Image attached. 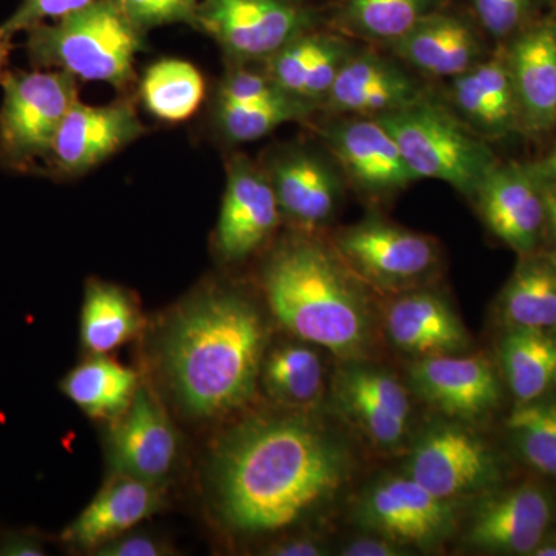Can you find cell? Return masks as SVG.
I'll return each mask as SVG.
<instances>
[{
    "instance_id": "7c38bea8",
    "label": "cell",
    "mask_w": 556,
    "mask_h": 556,
    "mask_svg": "<svg viewBox=\"0 0 556 556\" xmlns=\"http://www.w3.org/2000/svg\"><path fill=\"white\" fill-rule=\"evenodd\" d=\"M428 91L420 76L407 65L386 50L362 43L340 70L320 112L380 118L407 108Z\"/></svg>"
},
{
    "instance_id": "74e56055",
    "label": "cell",
    "mask_w": 556,
    "mask_h": 556,
    "mask_svg": "<svg viewBox=\"0 0 556 556\" xmlns=\"http://www.w3.org/2000/svg\"><path fill=\"white\" fill-rule=\"evenodd\" d=\"M93 0H22L20 9L2 24L11 36L31 30L47 22L60 21L68 14L86 9Z\"/></svg>"
},
{
    "instance_id": "4dcf8cb0",
    "label": "cell",
    "mask_w": 556,
    "mask_h": 556,
    "mask_svg": "<svg viewBox=\"0 0 556 556\" xmlns=\"http://www.w3.org/2000/svg\"><path fill=\"white\" fill-rule=\"evenodd\" d=\"M141 329V314L124 289L104 281H90L80 314V340L94 356L129 342Z\"/></svg>"
},
{
    "instance_id": "8992f818",
    "label": "cell",
    "mask_w": 556,
    "mask_h": 556,
    "mask_svg": "<svg viewBox=\"0 0 556 556\" xmlns=\"http://www.w3.org/2000/svg\"><path fill=\"white\" fill-rule=\"evenodd\" d=\"M0 163L31 172L49 156L54 137L79 100L76 78L62 70L7 72L0 79Z\"/></svg>"
},
{
    "instance_id": "ffe728a7",
    "label": "cell",
    "mask_w": 556,
    "mask_h": 556,
    "mask_svg": "<svg viewBox=\"0 0 556 556\" xmlns=\"http://www.w3.org/2000/svg\"><path fill=\"white\" fill-rule=\"evenodd\" d=\"M444 101L490 144L522 137L521 113L504 46L493 47L475 67L450 79Z\"/></svg>"
},
{
    "instance_id": "f1b7e54d",
    "label": "cell",
    "mask_w": 556,
    "mask_h": 556,
    "mask_svg": "<svg viewBox=\"0 0 556 556\" xmlns=\"http://www.w3.org/2000/svg\"><path fill=\"white\" fill-rule=\"evenodd\" d=\"M138 372L112 358L94 356L62 379L61 391L94 419L116 420L137 394Z\"/></svg>"
},
{
    "instance_id": "2e32d148",
    "label": "cell",
    "mask_w": 556,
    "mask_h": 556,
    "mask_svg": "<svg viewBox=\"0 0 556 556\" xmlns=\"http://www.w3.org/2000/svg\"><path fill=\"white\" fill-rule=\"evenodd\" d=\"M503 46L522 137L543 141L556 131V7Z\"/></svg>"
},
{
    "instance_id": "83f0119b",
    "label": "cell",
    "mask_w": 556,
    "mask_h": 556,
    "mask_svg": "<svg viewBox=\"0 0 556 556\" xmlns=\"http://www.w3.org/2000/svg\"><path fill=\"white\" fill-rule=\"evenodd\" d=\"M500 309L510 328H556V249L536 248L519 255Z\"/></svg>"
},
{
    "instance_id": "ab89813d",
    "label": "cell",
    "mask_w": 556,
    "mask_h": 556,
    "mask_svg": "<svg viewBox=\"0 0 556 556\" xmlns=\"http://www.w3.org/2000/svg\"><path fill=\"white\" fill-rule=\"evenodd\" d=\"M399 544L394 541L388 540L386 536L372 535L358 538L353 543L348 544L343 547L342 555L345 556H397L401 555L399 552Z\"/></svg>"
},
{
    "instance_id": "cb8c5ba5",
    "label": "cell",
    "mask_w": 556,
    "mask_h": 556,
    "mask_svg": "<svg viewBox=\"0 0 556 556\" xmlns=\"http://www.w3.org/2000/svg\"><path fill=\"white\" fill-rule=\"evenodd\" d=\"M362 43L328 27L303 33L263 62L274 83L320 112L340 70Z\"/></svg>"
},
{
    "instance_id": "1f68e13d",
    "label": "cell",
    "mask_w": 556,
    "mask_h": 556,
    "mask_svg": "<svg viewBox=\"0 0 556 556\" xmlns=\"http://www.w3.org/2000/svg\"><path fill=\"white\" fill-rule=\"evenodd\" d=\"M142 104L150 115L164 123H182L199 112L206 97V83L188 61L153 62L139 83Z\"/></svg>"
},
{
    "instance_id": "ba28073f",
    "label": "cell",
    "mask_w": 556,
    "mask_h": 556,
    "mask_svg": "<svg viewBox=\"0 0 556 556\" xmlns=\"http://www.w3.org/2000/svg\"><path fill=\"white\" fill-rule=\"evenodd\" d=\"M332 247L365 285L388 292L426 287L441 268L437 240L380 215L340 230Z\"/></svg>"
},
{
    "instance_id": "8fae6325",
    "label": "cell",
    "mask_w": 556,
    "mask_h": 556,
    "mask_svg": "<svg viewBox=\"0 0 556 556\" xmlns=\"http://www.w3.org/2000/svg\"><path fill=\"white\" fill-rule=\"evenodd\" d=\"M262 167L276 193L281 217L303 232L313 233L338 215L348 185L329 153L287 146L274 150Z\"/></svg>"
},
{
    "instance_id": "60d3db41",
    "label": "cell",
    "mask_w": 556,
    "mask_h": 556,
    "mask_svg": "<svg viewBox=\"0 0 556 556\" xmlns=\"http://www.w3.org/2000/svg\"><path fill=\"white\" fill-rule=\"evenodd\" d=\"M46 547L38 536L30 533H7L0 540V556H43Z\"/></svg>"
},
{
    "instance_id": "d4e9b609",
    "label": "cell",
    "mask_w": 556,
    "mask_h": 556,
    "mask_svg": "<svg viewBox=\"0 0 556 556\" xmlns=\"http://www.w3.org/2000/svg\"><path fill=\"white\" fill-rule=\"evenodd\" d=\"M164 506L160 484L115 473L101 492L62 533L73 547L97 551L102 544L130 532Z\"/></svg>"
},
{
    "instance_id": "d590c367",
    "label": "cell",
    "mask_w": 556,
    "mask_h": 556,
    "mask_svg": "<svg viewBox=\"0 0 556 556\" xmlns=\"http://www.w3.org/2000/svg\"><path fill=\"white\" fill-rule=\"evenodd\" d=\"M477 22L493 47L511 38L555 9V0H463L459 3Z\"/></svg>"
},
{
    "instance_id": "603a6c76",
    "label": "cell",
    "mask_w": 556,
    "mask_h": 556,
    "mask_svg": "<svg viewBox=\"0 0 556 556\" xmlns=\"http://www.w3.org/2000/svg\"><path fill=\"white\" fill-rule=\"evenodd\" d=\"M551 497L525 484L490 496L479 506L466 535L470 546L501 554H533L551 527Z\"/></svg>"
},
{
    "instance_id": "e575fe53",
    "label": "cell",
    "mask_w": 556,
    "mask_h": 556,
    "mask_svg": "<svg viewBox=\"0 0 556 556\" xmlns=\"http://www.w3.org/2000/svg\"><path fill=\"white\" fill-rule=\"evenodd\" d=\"M507 428L527 464L556 478V402L519 404Z\"/></svg>"
},
{
    "instance_id": "5bb4252c",
    "label": "cell",
    "mask_w": 556,
    "mask_h": 556,
    "mask_svg": "<svg viewBox=\"0 0 556 556\" xmlns=\"http://www.w3.org/2000/svg\"><path fill=\"white\" fill-rule=\"evenodd\" d=\"M416 75L453 79L489 56L492 43L456 0L424 17L402 38L378 47Z\"/></svg>"
},
{
    "instance_id": "6da1fadb",
    "label": "cell",
    "mask_w": 556,
    "mask_h": 556,
    "mask_svg": "<svg viewBox=\"0 0 556 556\" xmlns=\"http://www.w3.org/2000/svg\"><path fill=\"white\" fill-rule=\"evenodd\" d=\"M350 452L299 415L262 416L233 430L214 460L215 501L236 532L258 535L305 521L351 477Z\"/></svg>"
},
{
    "instance_id": "7dc6e473",
    "label": "cell",
    "mask_w": 556,
    "mask_h": 556,
    "mask_svg": "<svg viewBox=\"0 0 556 556\" xmlns=\"http://www.w3.org/2000/svg\"><path fill=\"white\" fill-rule=\"evenodd\" d=\"M294 2H299V3H317V0H294Z\"/></svg>"
},
{
    "instance_id": "4fadbf2b",
    "label": "cell",
    "mask_w": 556,
    "mask_h": 556,
    "mask_svg": "<svg viewBox=\"0 0 556 556\" xmlns=\"http://www.w3.org/2000/svg\"><path fill=\"white\" fill-rule=\"evenodd\" d=\"M146 131L129 100L105 105H89L78 100L62 121L43 163L54 177H83Z\"/></svg>"
},
{
    "instance_id": "d6986e66",
    "label": "cell",
    "mask_w": 556,
    "mask_h": 556,
    "mask_svg": "<svg viewBox=\"0 0 556 556\" xmlns=\"http://www.w3.org/2000/svg\"><path fill=\"white\" fill-rule=\"evenodd\" d=\"M115 473L163 484L178 457V434L166 409L148 387L139 386L130 407L115 420L109 437Z\"/></svg>"
},
{
    "instance_id": "484cf974",
    "label": "cell",
    "mask_w": 556,
    "mask_h": 556,
    "mask_svg": "<svg viewBox=\"0 0 556 556\" xmlns=\"http://www.w3.org/2000/svg\"><path fill=\"white\" fill-rule=\"evenodd\" d=\"M386 329L397 350L416 358L459 354L470 340L447 300L424 287L401 292L390 303Z\"/></svg>"
},
{
    "instance_id": "44dd1931",
    "label": "cell",
    "mask_w": 556,
    "mask_h": 556,
    "mask_svg": "<svg viewBox=\"0 0 556 556\" xmlns=\"http://www.w3.org/2000/svg\"><path fill=\"white\" fill-rule=\"evenodd\" d=\"M409 380L430 407L453 419L478 420L500 404V382L484 356L444 354L416 358L409 368Z\"/></svg>"
},
{
    "instance_id": "277c9868",
    "label": "cell",
    "mask_w": 556,
    "mask_h": 556,
    "mask_svg": "<svg viewBox=\"0 0 556 556\" xmlns=\"http://www.w3.org/2000/svg\"><path fill=\"white\" fill-rule=\"evenodd\" d=\"M27 53L36 68L62 70L76 79L127 91L137 79L135 62L148 50L146 33L121 0H93L86 9L27 31Z\"/></svg>"
},
{
    "instance_id": "f35d334b",
    "label": "cell",
    "mask_w": 556,
    "mask_h": 556,
    "mask_svg": "<svg viewBox=\"0 0 556 556\" xmlns=\"http://www.w3.org/2000/svg\"><path fill=\"white\" fill-rule=\"evenodd\" d=\"M100 556H160L167 554L166 546L148 533L127 532L97 548Z\"/></svg>"
},
{
    "instance_id": "7bdbcfd3",
    "label": "cell",
    "mask_w": 556,
    "mask_h": 556,
    "mask_svg": "<svg viewBox=\"0 0 556 556\" xmlns=\"http://www.w3.org/2000/svg\"><path fill=\"white\" fill-rule=\"evenodd\" d=\"M268 554L274 556H320L325 555V548L313 540H289L270 547Z\"/></svg>"
},
{
    "instance_id": "b9f144b4",
    "label": "cell",
    "mask_w": 556,
    "mask_h": 556,
    "mask_svg": "<svg viewBox=\"0 0 556 556\" xmlns=\"http://www.w3.org/2000/svg\"><path fill=\"white\" fill-rule=\"evenodd\" d=\"M527 170L540 185L556 182V138L540 159L525 163Z\"/></svg>"
},
{
    "instance_id": "9c48e42d",
    "label": "cell",
    "mask_w": 556,
    "mask_h": 556,
    "mask_svg": "<svg viewBox=\"0 0 556 556\" xmlns=\"http://www.w3.org/2000/svg\"><path fill=\"white\" fill-rule=\"evenodd\" d=\"M320 137L346 185L365 199H393L417 181L396 139L378 118L332 116L320 126Z\"/></svg>"
},
{
    "instance_id": "8d00e7d4",
    "label": "cell",
    "mask_w": 556,
    "mask_h": 556,
    "mask_svg": "<svg viewBox=\"0 0 556 556\" xmlns=\"http://www.w3.org/2000/svg\"><path fill=\"white\" fill-rule=\"evenodd\" d=\"M121 3L130 20L148 33L174 24L195 28L201 0H121Z\"/></svg>"
},
{
    "instance_id": "f546056e",
    "label": "cell",
    "mask_w": 556,
    "mask_h": 556,
    "mask_svg": "<svg viewBox=\"0 0 556 556\" xmlns=\"http://www.w3.org/2000/svg\"><path fill=\"white\" fill-rule=\"evenodd\" d=\"M501 362L519 404L540 401L556 387V336L543 329L510 328Z\"/></svg>"
},
{
    "instance_id": "9a60e30c",
    "label": "cell",
    "mask_w": 556,
    "mask_h": 556,
    "mask_svg": "<svg viewBox=\"0 0 556 556\" xmlns=\"http://www.w3.org/2000/svg\"><path fill=\"white\" fill-rule=\"evenodd\" d=\"M408 477L441 500L473 495L497 479L492 450L477 434L457 426H441L417 442Z\"/></svg>"
},
{
    "instance_id": "c3c4849f",
    "label": "cell",
    "mask_w": 556,
    "mask_h": 556,
    "mask_svg": "<svg viewBox=\"0 0 556 556\" xmlns=\"http://www.w3.org/2000/svg\"><path fill=\"white\" fill-rule=\"evenodd\" d=\"M555 3H556V0H555Z\"/></svg>"
},
{
    "instance_id": "7402d4cb",
    "label": "cell",
    "mask_w": 556,
    "mask_h": 556,
    "mask_svg": "<svg viewBox=\"0 0 556 556\" xmlns=\"http://www.w3.org/2000/svg\"><path fill=\"white\" fill-rule=\"evenodd\" d=\"M336 402L350 422L382 448L404 441L412 417L407 388L383 369L353 365L339 372Z\"/></svg>"
},
{
    "instance_id": "4316f807",
    "label": "cell",
    "mask_w": 556,
    "mask_h": 556,
    "mask_svg": "<svg viewBox=\"0 0 556 556\" xmlns=\"http://www.w3.org/2000/svg\"><path fill=\"white\" fill-rule=\"evenodd\" d=\"M450 2L452 0H334L328 3L327 27L357 42L386 47Z\"/></svg>"
},
{
    "instance_id": "30bf717a",
    "label": "cell",
    "mask_w": 556,
    "mask_h": 556,
    "mask_svg": "<svg viewBox=\"0 0 556 556\" xmlns=\"http://www.w3.org/2000/svg\"><path fill=\"white\" fill-rule=\"evenodd\" d=\"M358 525L399 546L433 547L455 527V506L419 482L393 477L376 482L358 501Z\"/></svg>"
},
{
    "instance_id": "bcb514c9",
    "label": "cell",
    "mask_w": 556,
    "mask_h": 556,
    "mask_svg": "<svg viewBox=\"0 0 556 556\" xmlns=\"http://www.w3.org/2000/svg\"><path fill=\"white\" fill-rule=\"evenodd\" d=\"M533 555L536 556H556V540L551 541V543H543L540 547L533 552Z\"/></svg>"
},
{
    "instance_id": "ee69618b",
    "label": "cell",
    "mask_w": 556,
    "mask_h": 556,
    "mask_svg": "<svg viewBox=\"0 0 556 556\" xmlns=\"http://www.w3.org/2000/svg\"><path fill=\"white\" fill-rule=\"evenodd\" d=\"M543 188L544 206H546V232L551 233L556 243V182L541 185Z\"/></svg>"
},
{
    "instance_id": "ac0fdd59",
    "label": "cell",
    "mask_w": 556,
    "mask_h": 556,
    "mask_svg": "<svg viewBox=\"0 0 556 556\" xmlns=\"http://www.w3.org/2000/svg\"><path fill=\"white\" fill-rule=\"evenodd\" d=\"M471 201L493 236L517 254L540 248L546 233L543 188L525 163L500 161Z\"/></svg>"
},
{
    "instance_id": "7a4b0ae2",
    "label": "cell",
    "mask_w": 556,
    "mask_h": 556,
    "mask_svg": "<svg viewBox=\"0 0 556 556\" xmlns=\"http://www.w3.org/2000/svg\"><path fill=\"white\" fill-rule=\"evenodd\" d=\"M268 332L260 311L230 289H211L175 314L161 339V365L185 412L228 415L255 393Z\"/></svg>"
},
{
    "instance_id": "3957f363",
    "label": "cell",
    "mask_w": 556,
    "mask_h": 556,
    "mask_svg": "<svg viewBox=\"0 0 556 556\" xmlns=\"http://www.w3.org/2000/svg\"><path fill=\"white\" fill-rule=\"evenodd\" d=\"M262 287L274 316L295 338L343 361L371 351L375 321L365 283L332 243L303 230L281 240L263 265Z\"/></svg>"
},
{
    "instance_id": "52a82bcc",
    "label": "cell",
    "mask_w": 556,
    "mask_h": 556,
    "mask_svg": "<svg viewBox=\"0 0 556 556\" xmlns=\"http://www.w3.org/2000/svg\"><path fill=\"white\" fill-rule=\"evenodd\" d=\"M328 3L294 0H201L197 30L232 64H263L303 33L327 27Z\"/></svg>"
},
{
    "instance_id": "5b68a950",
    "label": "cell",
    "mask_w": 556,
    "mask_h": 556,
    "mask_svg": "<svg viewBox=\"0 0 556 556\" xmlns=\"http://www.w3.org/2000/svg\"><path fill=\"white\" fill-rule=\"evenodd\" d=\"M378 119L396 139L417 181L447 182L467 199H473L479 185L501 161L493 146L431 90L407 108Z\"/></svg>"
},
{
    "instance_id": "f6af8a7d",
    "label": "cell",
    "mask_w": 556,
    "mask_h": 556,
    "mask_svg": "<svg viewBox=\"0 0 556 556\" xmlns=\"http://www.w3.org/2000/svg\"><path fill=\"white\" fill-rule=\"evenodd\" d=\"M11 39L13 36L10 33L3 30L2 25H0V79L7 73V65H9L10 54H11Z\"/></svg>"
},
{
    "instance_id": "e0dca14e",
    "label": "cell",
    "mask_w": 556,
    "mask_h": 556,
    "mask_svg": "<svg viewBox=\"0 0 556 556\" xmlns=\"http://www.w3.org/2000/svg\"><path fill=\"white\" fill-rule=\"evenodd\" d=\"M280 218L265 169L248 156H232L215 232L218 254L228 262L248 258L269 240Z\"/></svg>"
},
{
    "instance_id": "836d02e7",
    "label": "cell",
    "mask_w": 556,
    "mask_h": 556,
    "mask_svg": "<svg viewBox=\"0 0 556 556\" xmlns=\"http://www.w3.org/2000/svg\"><path fill=\"white\" fill-rule=\"evenodd\" d=\"M316 105L285 97L257 104H218L214 102V124L230 144H244L268 137L288 123H306L317 115Z\"/></svg>"
},
{
    "instance_id": "d6a6232c",
    "label": "cell",
    "mask_w": 556,
    "mask_h": 556,
    "mask_svg": "<svg viewBox=\"0 0 556 556\" xmlns=\"http://www.w3.org/2000/svg\"><path fill=\"white\" fill-rule=\"evenodd\" d=\"M260 376L269 396L287 407H313L324 394V361L313 346L303 343L274 348L266 354Z\"/></svg>"
}]
</instances>
